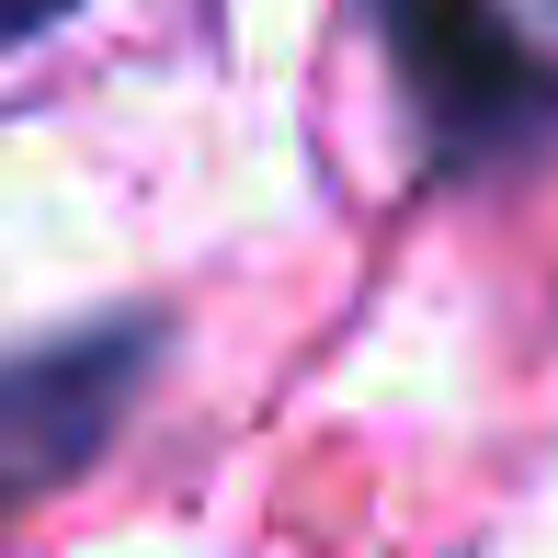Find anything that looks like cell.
Listing matches in <instances>:
<instances>
[{
    "label": "cell",
    "mask_w": 558,
    "mask_h": 558,
    "mask_svg": "<svg viewBox=\"0 0 558 558\" xmlns=\"http://www.w3.org/2000/svg\"><path fill=\"white\" fill-rule=\"evenodd\" d=\"M81 0H0V46H23V35H46V23H69Z\"/></svg>",
    "instance_id": "3957f363"
},
{
    "label": "cell",
    "mask_w": 558,
    "mask_h": 558,
    "mask_svg": "<svg viewBox=\"0 0 558 558\" xmlns=\"http://www.w3.org/2000/svg\"><path fill=\"white\" fill-rule=\"evenodd\" d=\"M365 23L388 46V81L411 104V137H422L434 183L501 171V160L558 137V58L501 0H365Z\"/></svg>",
    "instance_id": "6da1fadb"
},
{
    "label": "cell",
    "mask_w": 558,
    "mask_h": 558,
    "mask_svg": "<svg viewBox=\"0 0 558 558\" xmlns=\"http://www.w3.org/2000/svg\"><path fill=\"white\" fill-rule=\"evenodd\" d=\"M148 365H160V319H92V331H58L0 365V524L69 490L125 434Z\"/></svg>",
    "instance_id": "7a4b0ae2"
}]
</instances>
